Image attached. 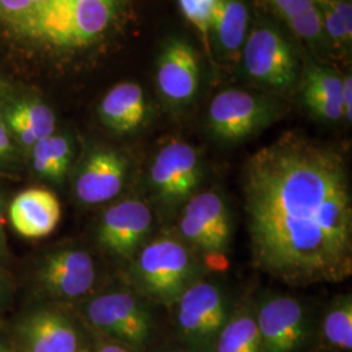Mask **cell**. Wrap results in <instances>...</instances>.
Masks as SVG:
<instances>
[{
	"label": "cell",
	"mask_w": 352,
	"mask_h": 352,
	"mask_svg": "<svg viewBox=\"0 0 352 352\" xmlns=\"http://www.w3.org/2000/svg\"><path fill=\"white\" fill-rule=\"evenodd\" d=\"M88 318L102 331L132 346L144 344L151 330V316L139 299L126 291H113L89 302Z\"/></svg>",
	"instance_id": "8fae6325"
},
{
	"label": "cell",
	"mask_w": 352,
	"mask_h": 352,
	"mask_svg": "<svg viewBox=\"0 0 352 352\" xmlns=\"http://www.w3.org/2000/svg\"><path fill=\"white\" fill-rule=\"evenodd\" d=\"M52 0H33V4H34V13L43 10L45 7H47L50 4ZM33 13V14H34ZM32 19V17H30Z\"/></svg>",
	"instance_id": "1f68e13d"
},
{
	"label": "cell",
	"mask_w": 352,
	"mask_h": 352,
	"mask_svg": "<svg viewBox=\"0 0 352 352\" xmlns=\"http://www.w3.org/2000/svg\"><path fill=\"white\" fill-rule=\"evenodd\" d=\"M241 192L260 272L291 287L351 277V180L334 146L286 132L248 158Z\"/></svg>",
	"instance_id": "6da1fadb"
},
{
	"label": "cell",
	"mask_w": 352,
	"mask_h": 352,
	"mask_svg": "<svg viewBox=\"0 0 352 352\" xmlns=\"http://www.w3.org/2000/svg\"><path fill=\"white\" fill-rule=\"evenodd\" d=\"M12 151V145L10 140V133L6 124L0 120V160L6 158L11 154Z\"/></svg>",
	"instance_id": "f546056e"
},
{
	"label": "cell",
	"mask_w": 352,
	"mask_h": 352,
	"mask_svg": "<svg viewBox=\"0 0 352 352\" xmlns=\"http://www.w3.org/2000/svg\"><path fill=\"white\" fill-rule=\"evenodd\" d=\"M202 175L199 151L187 141L170 140L154 154L149 167L151 196L166 212H174L197 193Z\"/></svg>",
	"instance_id": "8992f818"
},
{
	"label": "cell",
	"mask_w": 352,
	"mask_h": 352,
	"mask_svg": "<svg viewBox=\"0 0 352 352\" xmlns=\"http://www.w3.org/2000/svg\"><path fill=\"white\" fill-rule=\"evenodd\" d=\"M98 113L102 123L110 131L118 135H131L146 124L149 102L140 84L124 81L104 94Z\"/></svg>",
	"instance_id": "9a60e30c"
},
{
	"label": "cell",
	"mask_w": 352,
	"mask_h": 352,
	"mask_svg": "<svg viewBox=\"0 0 352 352\" xmlns=\"http://www.w3.org/2000/svg\"><path fill=\"white\" fill-rule=\"evenodd\" d=\"M322 336L329 346L340 351H351V295L340 296L331 304L322 322Z\"/></svg>",
	"instance_id": "cb8c5ba5"
},
{
	"label": "cell",
	"mask_w": 352,
	"mask_h": 352,
	"mask_svg": "<svg viewBox=\"0 0 352 352\" xmlns=\"http://www.w3.org/2000/svg\"><path fill=\"white\" fill-rule=\"evenodd\" d=\"M240 63L254 84L276 91L291 90L302 76L292 45L276 26L266 23L248 32Z\"/></svg>",
	"instance_id": "5b68a950"
},
{
	"label": "cell",
	"mask_w": 352,
	"mask_h": 352,
	"mask_svg": "<svg viewBox=\"0 0 352 352\" xmlns=\"http://www.w3.org/2000/svg\"><path fill=\"white\" fill-rule=\"evenodd\" d=\"M0 352H11L6 346H3L1 343H0Z\"/></svg>",
	"instance_id": "e575fe53"
},
{
	"label": "cell",
	"mask_w": 352,
	"mask_h": 352,
	"mask_svg": "<svg viewBox=\"0 0 352 352\" xmlns=\"http://www.w3.org/2000/svg\"><path fill=\"white\" fill-rule=\"evenodd\" d=\"M250 14L244 0H219L210 29L212 54L221 63L238 65L250 32Z\"/></svg>",
	"instance_id": "ac0fdd59"
},
{
	"label": "cell",
	"mask_w": 352,
	"mask_h": 352,
	"mask_svg": "<svg viewBox=\"0 0 352 352\" xmlns=\"http://www.w3.org/2000/svg\"><path fill=\"white\" fill-rule=\"evenodd\" d=\"M8 111L19 116L30 128L38 141L49 138L55 132V113L43 102L32 100L17 102L8 109Z\"/></svg>",
	"instance_id": "d4e9b609"
},
{
	"label": "cell",
	"mask_w": 352,
	"mask_h": 352,
	"mask_svg": "<svg viewBox=\"0 0 352 352\" xmlns=\"http://www.w3.org/2000/svg\"><path fill=\"white\" fill-rule=\"evenodd\" d=\"M217 352H261L256 317L240 311L227 321L217 338Z\"/></svg>",
	"instance_id": "603a6c76"
},
{
	"label": "cell",
	"mask_w": 352,
	"mask_h": 352,
	"mask_svg": "<svg viewBox=\"0 0 352 352\" xmlns=\"http://www.w3.org/2000/svg\"><path fill=\"white\" fill-rule=\"evenodd\" d=\"M204 264L206 265L210 270L223 272L228 267V260L226 258V254L217 253V254L205 256L204 257Z\"/></svg>",
	"instance_id": "f1b7e54d"
},
{
	"label": "cell",
	"mask_w": 352,
	"mask_h": 352,
	"mask_svg": "<svg viewBox=\"0 0 352 352\" xmlns=\"http://www.w3.org/2000/svg\"><path fill=\"white\" fill-rule=\"evenodd\" d=\"M327 46L350 52L352 45L351 0H314Z\"/></svg>",
	"instance_id": "44dd1931"
},
{
	"label": "cell",
	"mask_w": 352,
	"mask_h": 352,
	"mask_svg": "<svg viewBox=\"0 0 352 352\" xmlns=\"http://www.w3.org/2000/svg\"><path fill=\"white\" fill-rule=\"evenodd\" d=\"M183 241L202 256L226 254L231 218L223 197L214 190L196 193L184 206L179 222Z\"/></svg>",
	"instance_id": "52a82bcc"
},
{
	"label": "cell",
	"mask_w": 352,
	"mask_h": 352,
	"mask_svg": "<svg viewBox=\"0 0 352 352\" xmlns=\"http://www.w3.org/2000/svg\"><path fill=\"white\" fill-rule=\"evenodd\" d=\"M200 266L184 241L162 236L145 244L135 256L131 277L141 295L174 305L199 279Z\"/></svg>",
	"instance_id": "3957f363"
},
{
	"label": "cell",
	"mask_w": 352,
	"mask_h": 352,
	"mask_svg": "<svg viewBox=\"0 0 352 352\" xmlns=\"http://www.w3.org/2000/svg\"><path fill=\"white\" fill-rule=\"evenodd\" d=\"M1 294H3V279H1V276H0V296H1Z\"/></svg>",
	"instance_id": "d590c367"
},
{
	"label": "cell",
	"mask_w": 352,
	"mask_h": 352,
	"mask_svg": "<svg viewBox=\"0 0 352 352\" xmlns=\"http://www.w3.org/2000/svg\"><path fill=\"white\" fill-rule=\"evenodd\" d=\"M218 1L219 0H177L180 12L189 24L196 29L209 58L213 55L210 45V29Z\"/></svg>",
	"instance_id": "484cf974"
},
{
	"label": "cell",
	"mask_w": 352,
	"mask_h": 352,
	"mask_svg": "<svg viewBox=\"0 0 352 352\" xmlns=\"http://www.w3.org/2000/svg\"><path fill=\"white\" fill-rule=\"evenodd\" d=\"M175 304L177 325L186 340L208 347L218 338L227 318L226 296L218 285L197 279Z\"/></svg>",
	"instance_id": "9c48e42d"
},
{
	"label": "cell",
	"mask_w": 352,
	"mask_h": 352,
	"mask_svg": "<svg viewBox=\"0 0 352 352\" xmlns=\"http://www.w3.org/2000/svg\"><path fill=\"white\" fill-rule=\"evenodd\" d=\"M261 352H296L307 331L305 311L292 296H272L256 316Z\"/></svg>",
	"instance_id": "4fadbf2b"
},
{
	"label": "cell",
	"mask_w": 352,
	"mask_h": 352,
	"mask_svg": "<svg viewBox=\"0 0 352 352\" xmlns=\"http://www.w3.org/2000/svg\"><path fill=\"white\" fill-rule=\"evenodd\" d=\"M298 37L315 50L327 45L314 0H264Z\"/></svg>",
	"instance_id": "ffe728a7"
},
{
	"label": "cell",
	"mask_w": 352,
	"mask_h": 352,
	"mask_svg": "<svg viewBox=\"0 0 352 352\" xmlns=\"http://www.w3.org/2000/svg\"><path fill=\"white\" fill-rule=\"evenodd\" d=\"M299 82L302 104L315 118L327 123L343 119V77L333 68L308 63Z\"/></svg>",
	"instance_id": "e0dca14e"
},
{
	"label": "cell",
	"mask_w": 352,
	"mask_h": 352,
	"mask_svg": "<svg viewBox=\"0 0 352 352\" xmlns=\"http://www.w3.org/2000/svg\"><path fill=\"white\" fill-rule=\"evenodd\" d=\"M153 227V212L146 202L128 199L102 215L97 238L104 251L119 258H133L145 245Z\"/></svg>",
	"instance_id": "30bf717a"
},
{
	"label": "cell",
	"mask_w": 352,
	"mask_h": 352,
	"mask_svg": "<svg viewBox=\"0 0 352 352\" xmlns=\"http://www.w3.org/2000/svg\"><path fill=\"white\" fill-rule=\"evenodd\" d=\"M7 94V85L4 84V81L0 80V98L4 97Z\"/></svg>",
	"instance_id": "836d02e7"
},
{
	"label": "cell",
	"mask_w": 352,
	"mask_h": 352,
	"mask_svg": "<svg viewBox=\"0 0 352 352\" xmlns=\"http://www.w3.org/2000/svg\"><path fill=\"white\" fill-rule=\"evenodd\" d=\"M62 215L58 197L47 189H26L13 199L10 218L13 228L25 238H45L56 228Z\"/></svg>",
	"instance_id": "2e32d148"
},
{
	"label": "cell",
	"mask_w": 352,
	"mask_h": 352,
	"mask_svg": "<svg viewBox=\"0 0 352 352\" xmlns=\"http://www.w3.org/2000/svg\"><path fill=\"white\" fill-rule=\"evenodd\" d=\"M283 113L282 102L273 97L244 89H225L209 103L206 128L217 141L236 144L258 135Z\"/></svg>",
	"instance_id": "277c9868"
},
{
	"label": "cell",
	"mask_w": 352,
	"mask_h": 352,
	"mask_svg": "<svg viewBox=\"0 0 352 352\" xmlns=\"http://www.w3.org/2000/svg\"><path fill=\"white\" fill-rule=\"evenodd\" d=\"M128 0H52L16 33L60 50H84L123 20Z\"/></svg>",
	"instance_id": "7a4b0ae2"
},
{
	"label": "cell",
	"mask_w": 352,
	"mask_h": 352,
	"mask_svg": "<svg viewBox=\"0 0 352 352\" xmlns=\"http://www.w3.org/2000/svg\"><path fill=\"white\" fill-rule=\"evenodd\" d=\"M352 78L351 75L343 76V91H342V104H343V119L349 123L352 120Z\"/></svg>",
	"instance_id": "83f0119b"
},
{
	"label": "cell",
	"mask_w": 352,
	"mask_h": 352,
	"mask_svg": "<svg viewBox=\"0 0 352 352\" xmlns=\"http://www.w3.org/2000/svg\"><path fill=\"white\" fill-rule=\"evenodd\" d=\"M128 168V160L120 151L110 148L94 149L76 176V197L85 205L113 200L126 184Z\"/></svg>",
	"instance_id": "5bb4252c"
},
{
	"label": "cell",
	"mask_w": 352,
	"mask_h": 352,
	"mask_svg": "<svg viewBox=\"0 0 352 352\" xmlns=\"http://www.w3.org/2000/svg\"><path fill=\"white\" fill-rule=\"evenodd\" d=\"M32 158L38 175L60 182L71 167L72 145L65 136L54 133L32 148Z\"/></svg>",
	"instance_id": "7402d4cb"
},
{
	"label": "cell",
	"mask_w": 352,
	"mask_h": 352,
	"mask_svg": "<svg viewBox=\"0 0 352 352\" xmlns=\"http://www.w3.org/2000/svg\"><path fill=\"white\" fill-rule=\"evenodd\" d=\"M4 215H3V200L0 197V245L4 244Z\"/></svg>",
	"instance_id": "4dcf8cb0"
},
{
	"label": "cell",
	"mask_w": 352,
	"mask_h": 352,
	"mask_svg": "<svg viewBox=\"0 0 352 352\" xmlns=\"http://www.w3.org/2000/svg\"><path fill=\"white\" fill-rule=\"evenodd\" d=\"M23 337L29 352H76L77 334L60 314L39 311L23 324Z\"/></svg>",
	"instance_id": "d6986e66"
},
{
	"label": "cell",
	"mask_w": 352,
	"mask_h": 352,
	"mask_svg": "<svg viewBox=\"0 0 352 352\" xmlns=\"http://www.w3.org/2000/svg\"><path fill=\"white\" fill-rule=\"evenodd\" d=\"M97 269L93 257L80 248L52 252L38 272L39 285L45 292L58 299H77L93 289Z\"/></svg>",
	"instance_id": "7c38bea8"
},
{
	"label": "cell",
	"mask_w": 352,
	"mask_h": 352,
	"mask_svg": "<svg viewBox=\"0 0 352 352\" xmlns=\"http://www.w3.org/2000/svg\"><path fill=\"white\" fill-rule=\"evenodd\" d=\"M100 352H126L124 349L116 346V344H103Z\"/></svg>",
	"instance_id": "d6a6232c"
},
{
	"label": "cell",
	"mask_w": 352,
	"mask_h": 352,
	"mask_svg": "<svg viewBox=\"0 0 352 352\" xmlns=\"http://www.w3.org/2000/svg\"><path fill=\"white\" fill-rule=\"evenodd\" d=\"M155 84L164 101L175 110L195 102L201 84V60L187 39L173 37L164 42L155 64Z\"/></svg>",
	"instance_id": "ba28073f"
},
{
	"label": "cell",
	"mask_w": 352,
	"mask_h": 352,
	"mask_svg": "<svg viewBox=\"0 0 352 352\" xmlns=\"http://www.w3.org/2000/svg\"><path fill=\"white\" fill-rule=\"evenodd\" d=\"M34 13L33 0H0V20L17 32Z\"/></svg>",
	"instance_id": "4316f807"
}]
</instances>
